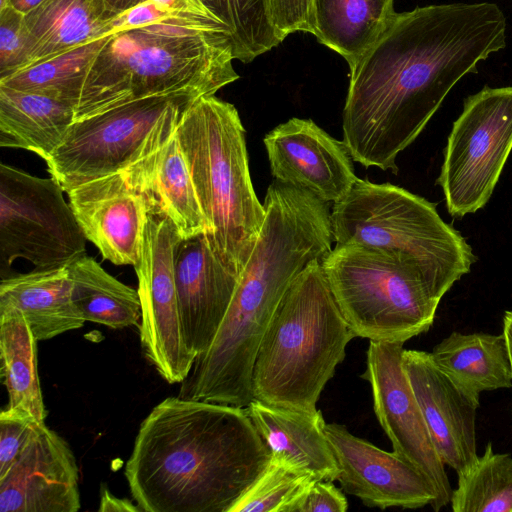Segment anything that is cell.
I'll use <instances>...</instances> for the list:
<instances>
[{"instance_id":"cell-16","label":"cell","mask_w":512,"mask_h":512,"mask_svg":"<svg viewBox=\"0 0 512 512\" xmlns=\"http://www.w3.org/2000/svg\"><path fill=\"white\" fill-rule=\"evenodd\" d=\"M67 194L86 239L103 259L134 267L150 207L126 169L79 184Z\"/></svg>"},{"instance_id":"cell-23","label":"cell","mask_w":512,"mask_h":512,"mask_svg":"<svg viewBox=\"0 0 512 512\" xmlns=\"http://www.w3.org/2000/svg\"><path fill=\"white\" fill-rule=\"evenodd\" d=\"M430 354L435 365L478 406L482 392L512 387V368L503 333L453 331Z\"/></svg>"},{"instance_id":"cell-10","label":"cell","mask_w":512,"mask_h":512,"mask_svg":"<svg viewBox=\"0 0 512 512\" xmlns=\"http://www.w3.org/2000/svg\"><path fill=\"white\" fill-rule=\"evenodd\" d=\"M512 150V86H484L464 99L436 180L453 218L489 201Z\"/></svg>"},{"instance_id":"cell-13","label":"cell","mask_w":512,"mask_h":512,"mask_svg":"<svg viewBox=\"0 0 512 512\" xmlns=\"http://www.w3.org/2000/svg\"><path fill=\"white\" fill-rule=\"evenodd\" d=\"M403 351V343L369 341L361 377L371 386L374 412L393 452L431 484L436 498L430 506L437 512L450 504L453 489L405 371Z\"/></svg>"},{"instance_id":"cell-32","label":"cell","mask_w":512,"mask_h":512,"mask_svg":"<svg viewBox=\"0 0 512 512\" xmlns=\"http://www.w3.org/2000/svg\"><path fill=\"white\" fill-rule=\"evenodd\" d=\"M317 476L270 457L265 470L228 512H298Z\"/></svg>"},{"instance_id":"cell-25","label":"cell","mask_w":512,"mask_h":512,"mask_svg":"<svg viewBox=\"0 0 512 512\" xmlns=\"http://www.w3.org/2000/svg\"><path fill=\"white\" fill-rule=\"evenodd\" d=\"M75 121V106L46 95L0 85V146L46 160Z\"/></svg>"},{"instance_id":"cell-29","label":"cell","mask_w":512,"mask_h":512,"mask_svg":"<svg viewBox=\"0 0 512 512\" xmlns=\"http://www.w3.org/2000/svg\"><path fill=\"white\" fill-rule=\"evenodd\" d=\"M106 36L23 68L0 79V85L59 99L76 109L88 71Z\"/></svg>"},{"instance_id":"cell-35","label":"cell","mask_w":512,"mask_h":512,"mask_svg":"<svg viewBox=\"0 0 512 512\" xmlns=\"http://www.w3.org/2000/svg\"><path fill=\"white\" fill-rule=\"evenodd\" d=\"M269 14L278 35L302 31L313 34V0H267Z\"/></svg>"},{"instance_id":"cell-37","label":"cell","mask_w":512,"mask_h":512,"mask_svg":"<svg viewBox=\"0 0 512 512\" xmlns=\"http://www.w3.org/2000/svg\"><path fill=\"white\" fill-rule=\"evenodd\" d=\"M160 9L178 15L212 16L198 0H150Z\"/></svg>"},{"instance_id":"cell-15","label":"cell","mask_w":512,"mask_h":512,"mask_svg":"<svg viewBox=\"0 0 512 512\" xmlns=\"http://www.w3.org/2000/svg\"><path fill=\"white\" fill-rule=\"evenodd\" d=\"M325 433L345 493L380 509H418L434 502L436 494L428 480L393 451L378 448L341 424H326Z\"/></svg>"},{"instance_id":"cell-31","label":"cell","mask_w":512,"mask_h":512,"mask_svg":"<svg viewBox=\"0 0 512 512\" xmlns=\"http://www.w3.org/2000/svg\"><path fill=\"white\" fill-rule=\"evenodd\" d=\"M230 31L235 59L249 63L283 40L272 23L267 0H198Z\"/></svg>"},{"instance_id":"cell-30","label":"cell","mask_w":512,"mask_h":512,"mask_svg":"<svg viewBox=\"0 0 512 512\" xmlns=\"http://www.w3.org/2000/svg\"><path fill=\"white\" fill-rule=\"evenodd\" d=\"M451 496L454 512H512V456L495 453L488 442L481 456L457 474Z\"/></svg>"},{"instance_id":"cell-38","label":"cell","mask_w":512,"mask_h":512,"mask_svg":"<svg viewBox=\"0 0 512 512\" xmlns=\"http://www.w3.org/2000/svg\"><path fill=\"white\" fill-rule=\"evenodd\" d=\"M99 512H142L137 504L126 498H119L102 485L100 489Z\"/></svg>"},{"instance_id":"cell-21","label":"cell","mask_w":512,"mask_h":512,"mask_svg":"<svg viewBox=\"0 0 512 512\" xmlns=\"http://www.w3.org/2000/svg\"><path fill=\"white\" fill-rule=\"evenodd\" d=\"M271 458L321 480H337L339 469L320 410L305 412L253 399L246 407Z\"/></svg>"},{"instance_id":"cell-18","label":"cell","mask_w":512,"mask_h":512,"mask_svg":"<svg viewBox=\"0 0 512 512\" xmlns=\"http://www.w3.org/2000/svg\"><path fill=\"white\" fill-rule=\"evenodd\" d=\"M174 276L185 339L198 356L211 345L240 274L228 268L200 234L177 244Z\"/></svg>"},{"instance_id":"cell-11","label":"cell","mask_w":512,"mask_h":512,"mask_svg":"<svg viewBox=\"0 0 512 512\" xmlns=\"http://www.w3.org/2000/svg\"><path fill=\"white\" fill-rule=\"evenodd\" d=\"M57 179L0 165V266L22 258L37 269L68 265L85 253L86 237Z\"/></svg>"},{"instance_id":"cell-3","label":"cell","mask_w":512,"mask_h":512,"mask_svg":"<svg viewBox=\"0 0 512 512\" xmlns=\"http://www.w3.org/2000/svg\"><path fill=\"white\" fill-rule=\"evenodd\" d=\"M270 457L246 408L175 396L141 422L124 475L142 512H228Z\"/></svg>"},{"instance_id":"cell-26","label":"cell","mask_w":512,"mask_h":512,"mask_svg":"<svg viewBox=\"0 0 512 512\" xmlns=\"http://www.w3.org/2000/svg\"><path fill=\"white\" fill-rule=\"evenodd\" d=\"M394 14L393 0H313V35L352 69Z\"/></svg>"},{"instance_id":"cell-8","label":"cell","mask_w":512,"mask_h":512,"mask_svg":"<svg viewBox=\"0 0 512 512\" xmlns=\"http://www.w3.org/2000/svg\"><path fill=\"white\" fill-rule=\"evenodd\" d=\"M333 241L390 249L413 257L442 298L476 261L464 237L438 214L436 205L399 186L357 178L333 203Z\"/></svg>"},{"instance_id":"cell-12","label":"cell","mask_w":512,"mask_h":512,"mask_svg":"<svg viewBox=\"0 0 512 512\" xmlns=\"http://www.w3.org/2000/svg\"><path fill=\"white\" fill-rule=\"evenodd\" d=\"M181 239L170 219L148 214L140 260L134 266L142 353L169 384L183 382L197 357L185 339L174 276V253Z\"/></svg>"},{"instance_id":"cell-17","label":"cell","mask_w":512,"mask_h":512,"mask_svg":"<svg viewBox=\"0 0 512 512\" xmlns=\"http://www.w3.org/2000/svg\"><path fill=\"white\" fill-rule=\"evenodd\" d=\"M79 468L59 434L44 424L0 478V512H77Z\"/></svg>"},{"instance_id":"cell-28","label":"cell","mask_w":512,"mask_h":512,"mask_svg":"<svg viewBox=\"0 0 512 512\" xmlns=\"http://www.w3.org/2000/svg\"><path fill=\"white\" fill-rule=\"evenodd\" d=\"M72 300L85 321L123 329L140 323L138 290L122 283L86 253L68 265Z\"/></svg>"},{"instance_id":"cell-39","label":"cell","mask_w":512,"mask_h":512,"mask_svg":"<svg viewBox=\"0 0 512 512\" xmlns=\"http://www.w3.org/2000/svg\"><path fill=\"white\" fill-rule=\"evenodd\" d=\"M148 0H104L107 11L114 18Z\"/></svg>"},{"instance_id":"cell-7","label":"cell","mask_w":512,"mask_h":512,"mask_svg":"<svg viewBox=\"0 0 512 512\" xmlns=\"http://www.w3.org/2000/svg\"><path fill=\"white\" fill-rule=\"evenodd\" d=\"M321 265L356 337L404 344L433 325L442 298L413 257L347 241L336 244Z\"/></svg>"},{"instance_id":"cell-40","label":"cell","mask_w":512,"mask_h":512,"mask_svg":"<svg viewBox=\"0 0 512 512\" xmlns=\"http://www.w3.org/2000/svg\"><path fill=\"white\" fill-rule=\"evenodd\" d=\"M43 1L44 0H0V9L11 6L25 15Z\"/></svg>"},{"instance_id":"cell-22","label":"cell","mask_w":512,"mask_h":512,"mask_svg":"<svg viewBox=\"0 0 512 512\" xmlns=\"http://www.w3.org/2000/svg\"><path fill=\"white\" fill-rule=\"evenodd\" d=\"M18 309L27 319L38 341L52 339L83 327L85 320L71 294L67 265L37 269L0 283V307Z\"/></svg>"},{"instance_id":"cell-5","label":"cell","mask_w":512,"mask_h":512,"mask_svg":"<svg viewBox=\"0 0 512 512\" xmlns=\"http://www.w3.org/2000/svg\"><path fill=\"white\" fill-rule=\"evenodd\" d=\"M356 337L320 261L294 279L259 346L252 374L256 400L305 412L317 402Z\"/></svg>"},{"instance_id":"cell-19","label":"cell","mask_w":512,"mask_h":512,"mask_svg":"<svg viewBox=\"0 0 512 512\" xmlns=\"http://www.w3.org/2000/svg\"><path fill=\"white\" fill-rule=\"evenodd\" d=\"M403 364L442 461L457 474L465 471L478 458L479 406L435 365L429 352L404 349Z\"/></svg>"},{"instance_id":"cell-6","label":"cell","mask_w":512,"mask_h":512,"mask_svg":"<svg viewBox=\"0 0 512 512\" xmlns=\"http://www.w3.org/2000/svg\"><path fill=\"white\" fill-rule=\"evenodd\" d=\"M177 135L206 219L209 244L240 274L260 234L265 209L250 177L239 113L215 95L200 97L182 116Z\"/></svg>"},{"instance_id":"cell-41","label":"cell","mask_w":512,"mask_h":512,"mask_svg":"<svg viewBox=\"0 0 512 512\" xmlns=\"http://www.w3.org/2000/svg\"><path fill=\"white\" fill-rule=\"evenodd\" d=\"M502 333L506 338L512 368V310H507L504 312L502 318Z\"/></svg>"},{"instance_id":"cell-4","label":"cell","mask_w":512,"mask_h":512,"mask_svg":"<svg viewBox=\"0 0 512 512\" xmlns=\"http://www.w3.org/2000/svg\"><path fill=\"white\" fill-rule=\"evenodd\" d=\"M234 59L229 29L210 15L164 12L145 25L113 30L88 71L75 121L184 89L215 95L239 78Z\"/></svg>"},{"instance_id":"cell-1","label":"cell","mask_w":512,"mask_h":512,"mask_svg":"<svg viewBox=\"0 0 512 512\" xmlns=\"http://www.w3.org/2000/svg\"><path fill=\"white\" fill-rule=\"evenodd\" d=\"M506 16L492 2L433 4L393 15L350 69L343 141L354 161L397 174L450 90L506 46Z\"/></svg>"},{"instance_id":"cell-14","label":"cell","mask_w":512,"mask_h":512,"mask_svg":"<svg viewBox=\"0 0 512 512\" xmlns=\"http://www.w3.org/2000/svg\"><path fill=\"white\" fill-rule=\"evenodd\" d=\"M263 142L275 180L329 204L345 197L358 178L345 142L311 119L291 118L269 131Z\"/></svg>"},{"instance_id":"cell-20","label":"cell","mask_w":512,"mask_h":512,"mask_svg":"<svg viewBox=\"0 0 512 512\" xmlns=\"http://www.w3.org/2000/svg\"><path fill=\"white\" fill-rule=\"evenodd\" d=\"M150 207L167 217L182 239L206 234L204 217L177 129L163 144L127 166Z\"/></svg>"},{"instance_id":"cell-2","label":"cell","mask_w":512,"mask_h":512,"mask_svg":"<svg viewBox=\"0 0 512 512\" xmlns=\"http://www.w3.org/2000/svg\"><path fill=\"white\" fill-rule=\"evenodd\" d=\"M265 218L228 310L209 348L199 354L181 398L246 408L261 341L294 279L332 250L330 206L310 192L274 180Z\"/></svg>"},{"instance_id":"cell-36","label":"cell","mask_w":512,"mask_h":512,"mask_svg":"<svg viewBox=\"0 0 512 512\" xmlns=\"http://www.w3.org/2000/svg\"><path fill=\"white\" fill-rule=\"evenodd\" d=\"M348 501L333 481L318 480L308 490L298 512H346Z\"/></svg>"},{"instance_id":"cell-34","label":"cell","mask_w":512,"mask_h":512,"mask_svg":"<svg viewBox=\"0 0 512 512\" xmlns=\"http://www.w3.org/2000/svg\"><path fill=\"white\" fill-rule=\"evenodd\" d=\"M45 422L7 408L0 413V478L4 477Z\"/></svg>"},{"instance_id":"cell-33","label":"cell","mask_w":512,"mask_h":512,"mask_svg":"<svg viewBox=\"0 0 512 512\" xmlns=\"http://www.w3.org/2000/svg\"><path fill=\"white\" fill-rule=\"evenodd\" d=\"M24 16L11 6L0 9V79L28 64L29 41Z\"/></svg>"},{"instance_id":"cell-9","label":"cell","mask_w":512,"mask_h":512,"mask_svg":"<svg viewBox=\"0 0 512 512\" xmlns=\"http://www.w3.org/2000/svg\"><path fill=\"white\" fill-rule=\"evenodd\" d=\"M197 89L149 96L74 121L62 143L44 160L65 192L120 171L151 152L176 131L200 97Z\"/></svg>"},{"instance_id":"cell-27","label":"cell","mask_w":512,"mask_h":512,"mask_svg":"<svg viewBox=\"0 0 512 512\" xmlns=\"http://www.w3.org/2000/svg\"><path fill=\"white\" fill-rule=\"evenodd\" d=\"M37 342L18 309L0 307V376L8 393L7 408L45 422L47 411L37 369Z\"/></svg>"},{"instance_id":"cell-24","label":"cell","mask_w":512,"mask_h":512,"mask_svg":"<svg viewBox=\"0 0 512 512\" xmlns=\"http://www.w3.org/2000/svg\"><path fill=\"white\" fill-rule=\"evenodd\" d=\"M114 19L104 0H44L24 16L26 67L108 35Z\"/></svg>"}]
</instances>
